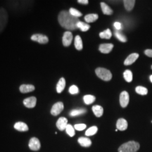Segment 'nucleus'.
I'll return each instance as SVG.
<instances>
[{"label":"nucleus","mask_w":152,"mask_h":152,"mask_svg":"<svg viewBox=\"0 0 152 152\" xmlns=\"http://www.w3.org/2000/svg\"><path fill=\"white\" fill-rule=\"evenodd\" d=\"M58 20L60 26L68 30H75L77 28V23L80 21L78 18L73 16L67 11H61L58 14Z\"/></svg>","instance_id":"f257e3e1"},{"label":"nucleus","mask_w":152,"mask_h":152,"mask_svg":"<svg viewBox=\"0 0 152 152\" xmlns=\"http://www.w3.org/2000/svg\"><path fill=\"white\" fill-rule=\"evenodd\" d=\"M140 147V145L138 142L130 141L123 144L118 148V152H137Z\"/></svg>","instance_id":"f03ea898"},{"label":"nucleus","mask_w":152,"mask_h":152,"mask_svg":"<svg viewBox=\"0 0 152 152\" xmlns=\"http://www.w3.org/2000/svg\"><path fill=\"white\" fill-rule=\"evenodd\" d=\"M96 75L99 77L100 79L103 80L104 81H109L112 78V74L111 71L104 68H98L95 70Z\"/></svg>","instance_id":"7ed1b4c3"},{"label":"nucleus","mask_w":152,"mask_h":152,"mask_svg":"<svg viewBox=\"0 0 152 152\" xmlns=\"http://www.w3.org/2000/svg\"><path fill=\"white\" fill-rule=\"evenodd\" d=\"M9 15L7 10L3 7H0V33H2L8 23Z\"/></svg>","instance_id":"20e7f679"},{"label":"nucleus","mask_w":152,"mask_h":152,"mask_svg":"<svg viewBox=\"0 0 152 152\" xmlns=\"http://www.w3.org/2000/svg\"><path fill=\"white\" fill-rule=\"evenodd\" d=\"M130 102V96L126 91H123L120 95V104L123 108H125Z\"/></svg>","instance_id":"39448f33"},{"label":"nucleus","mask_w":152,"mask_h":152,"mask_svg":"<svg viewBox=\"0 0 152 152\" xmlns=\"http://www.w3.org/2000/svg\"><path fill=\"white\" fill-rule=\"evenodd\" d=\"M64 106L62 102H57L53 105L52 109H51V114L54 116H56L58 114L61 113L63 110H64Z\"/></svg>","instance_id":"423d86ee"},{"label":"nucleus","mask_w":152,"mask_h":152,"mask_svg":"<svg viewBox=\"0 0 152 152\" xmlns=\"http://www.w3.org/2000/svg\"><path fill=\"white\" fill-rule=\"evenodd\" d=\"M31 39L39 44H47L49 42V38L42 34H35L32 35Z\"/></svg>","instance_id":"0eeeda50"},{"label":"nucleus","mask_w":152,"mask_h":152,"mask_svg":"<svg viewBox=\"0 0 152 152\" xmlns=\"http://www.w3.org/2000/svg\"><path fill=\"white\" fill-rule=\"evenodd\" d=\"M73 40V34L70 31H66L64 33V35H63L62 38V42L63 45L65 47H69L71 45Z\"/></svg>","instance_id":"6e6552de"},{"label":"nucleus","mask_w":152,"mask_h":152,"mask_svg":"<svg viewBox=\"0 0 152 152\" xmlns=\"http://www.w3.org/2000/svg\"><path fill=\"white\" fill-rule=\"evenodd\" d=\"M29 148L33 151H38L41 147L40 142L39 140L36 137H33L30 140L29 144H28Z\"/></svg>","instance_id":"1a4fd4ad"},{"label":"nucleus","mask_w":152,"mask_h":152,"mask_svg":"<svg viewBox=\"0 0 152 152\" xmlns=\"http://www.w3.org/2000/svg\"><path fill=\"white\" fill-rule=\"evenodd\" d=\"M36 103H37V99L35 96L26 98L23 100L24 106L26 107L29 108V109H32V108L35 107L36 106Z\"/></svg>","instance_id":"9d476101"},{"label":"nucleus","mask_w":152,"mask_h":152,"mask_svg":"<svg viewBox=\"0 0 152 152\" xmlns=\"http://www.w3.org/2000/svg\"><path fill=\"white\" fill-rule=\"evenodd\" d=\"M68 125V120L65 117H61L58 119L56 122V127L58 130L63 131L66 130V126Z\"/></svg>","instance_id":"9b49d317"},{"label":"nucleus","mask_w":152,"mask_h":152,"mask_svg":"<svg viewBox=\"0 0 152 152\" xmlns=\"http://www.w3.org/2000/svg\"><path fill=\"white\" fill-rule=\"evenodd\" d=\"M113 48V44H102L99 45V50L103 54H109Z\"/></svg>","instance_id":"f8f14e48"},{"label":"nucleus","mask_w":152,"mask_h":152,"mask_svg":"<svg viewBox=\"0 0 152 152\" xmlns=\"http://www.w3.org/2000/svg\"><path fill=\"white\" fill-rule=\"evenodd\" d=\"M139 58V54L137 53H132L130 55L127 57L126 59L124 61V65L125 66H130L134 63L137 61V59Z\"/></svg>","instance_id":"ddd939ff"},{"label":"nucleus","mask_w":152,"mask_h":152,"mask_svg":"<svg viewBox=\"0 0 152 152\" xmlns=\"http://www.w3.org/2000/svg\"><path fill=\"white\" fill-rule=\"evenodd\" d=\"M128 124L127 121L124 118H120L118 120L116 123V128L118 130L124 131L128 128Z\"/></svg>","instance_id":"4468645a"},{"label":"nucleus","mask_w":152,"mask_h":152,"mask_svg":"<svg viewBox=\"0 0 152 152\" xmlns=\"http://www.w3.org/2000/svg\"><path fill=\"white\" fill-rule=\"evenodd\" d=\"M14 128L16 130L20 131V132H26L28 130V126L27 124L23 122H17L15 123Z\"/></svg>","instance_id":"2eb2a0df"},{"label":"nucleus","mask_w":152,"mask_h":152,"mask_svg":"<svg viewBox=\"0 0 152 152\" xmlns=\"http://www.w3.org/2000/svg\"><path fill=\"white\" fill-rule=\"evenodd\" d=\"M20 90L21 93H28L35 90V86L32 85H22L20 86Z\"/></svg>","instance_id":"dca6fc26"},{"label":"nucleus","mask_w":152,"mask_h":152,"mask_svg":"<svg viewBox=\"0 0 152 152\" xmlns=\"http://www.w3.org/2000/svg\"><path fill=\"white\" fill-rule=\"evenodd\" d=\"M66 87V80L64 77H61L56 85V92L57 93H61L64 91Z\"/></svg>","instance_id":"f3484780"},{"label":"nucleus","mask_w":152,"mask_h":152,"mask_svg":"<svg viewBox=\"0 0 152 152\" xmlns=\"http://www.w3.org/2000/svg\"><path fill=\"white\" fill-rule=\"evenodd\" d=\"M92 111L96 117L99 118L102 116V115H103L104 109L102 108V106L99 105H95L92 106Z\"/></svg>","instance_id":"a211bd4d"},{"label":"nucleus","mask_w":152,"mask_h":152,"mask_svg":"<svg viewBox=\"0 0 152 152\" xmlns=\"http://www.w3.org/2000/svg\"><path fill=\"white\" fill-rule=\"evenodd\" d=\"M78 143L80 144L82 147H89L92 144V141L89 138L87 137H80L77 140Z\"/></svg>","instance_id":"6ab92c4d"},{"label":"nucleus","mask_w":152,"mask_h":152,"mask_svg":"<svg viewBox=\"0 0 152 152\" xmlns=\"http://www.w3.org/2000/svg\"><path fill=\"white\" fill-rule=\"evenodd\" d=\"M124 3V7L127 11H130L134 8V4H135V1L134 0H125L123 1Z\"/></svg>","instance_id":"aec40b11"},{"label":"nucleus","mask_w":152,"mask_h":152,"mask_svg":"<svg viewBox=\"0 0 152 152\" xmlns=\"http://www.w3.org/2000/svg\"><path fill=\"white\" fill-rule=\"evenodd\" d=\"M101 8H102V12L105 15H111L113 14V10L104 2H101Z\"/></svg>","instance_id":"412c9836"},{"label":"nucleus","mask_w":152,"mask_h":152,"mask_svg":"<svg viewBox=\"0 0 152 152\" xmlns=\"http://www.w3.org/2000/svg\"><path fill=\"white\" fill-rule=\"evenodd\" d=\"M98 18H99L98 14H87L85 16V20L87 23H94L97 20Z\"/></svg>","instance_id":"4be33fe9"},{"label":"nucleus","mask_w":152,"mask_h":152,"mask_svg":"<svg viewBox=\"0 0 152 152\" xmlns=\"http://www.w3.org/2000/svg\"><path fill=\"white\" fill-rule=\"evenodd\" d=\"M75 49L77 50H82L83 48V41H82V39L80 37V36L79 35H76V37H75Z\"/></svg>","instance_id":"5701e85b"},{"label":"nucleus","mask_w":152,"mask_h":152,"mask_svg":"<svg viewBox=\"0 0 152 152\" xmlns=\"http://www.w3.org/2000/svg\"><path fill=\"white\" fill-rule=\"evenodd\" d=\"M95 99H96V98L93 95L87 94L83 96V101H84L85 104H87V105H90V104L94 103Z\"/></svg>","instance_id":"b1692460"},{"label":"nucleus","mask_w":152,"mask_h":152,"mask_svg":"<svg viewBox=\"0 0 152 152\" xmlns=\"http://www.w3.org/2000/svg\"><path fill=\"white\" fill-rule=\"evenodd\" d=\"M87 112V110L85 109H74L73 111L70 112V115L72 117L78 116V115H83V114Z\"/></svg>","instance_id":"393cba45"},{"label":"nucleus","mask_w":152,"mask_h":152,"mask_svg":"<svg viewBox=\"0 0 152 152\" xmlns=\"http://www.w3.org/2000/svg\"><path fill=\"white\" fill-rule=\"evenodd\" d=\"M77 28H80L83 32H86L90 28V26L89 24L85 23L82 21H79L77 23Z\"/></svg>","instance_id":"a878e982"},{"label":"nucleus","mask_w":152,"mask_h":152,"mask_svg":"<svg viewBox=\"0 0 152 152\" xmlns=\"http://www.w3.org/2000/svg\"><path fill=\"white\" fill-rule=\"evenodd\" d=\"M112 36L111 31L109 29H107L104 31L102 32V33H99V37L102 38V39H111Z\"/></svg>","instance_id":"bb28decb"},{"label":"nucleus","mask_w":152,"mask_h":152,"mask_svg":"<svg viewBox=\"0 0 152 152\" xmlns=\"http://www.w3.org/2000/svg\"><path fill=\"white\" fill-rule=\"evenodd\" d=\"M123 77H124V78L125 80H126V82H128V83H131L133 78L132 73L131 72V71H130V70H126V71L123 73Z\"/></svg>","instance_id":"cd10ccee"},{"label":"nucleus","mask_w":152,"mask_h":152,"mask_svg":"<svg viewBox=\"0 0 152 152\" xmlns=\"http://www.w3.org/2000/svg\"><path fill=\"white\" fill-rule=\"evenodd\" d=\"M98 131V128L96 126H92L91 127L87 130L86 132H85V135L86 136H92V135H94L95 134H96V132H97Z\"/></svg>","instance_id":"c85d7f7f"},{"label":"nucleus","mask_w":152,"mask_h":152,"mask_svg":"<svg viewBox=\"0 0 152 152\" xmlns=\"http://www.w3.org/2000/svg\"><path fill=\"white\" fill-rule=\"evenodd\" d=\"M136 92L138 94L140 95H147L148 93V90L146 87H142V86H137L135 89Z\"/></svg>","instance_id":"c756f323"},{"label":"nucleus","mask_w":152,"mask_h":152,"mask_svg":"<svg viewBox=\"0 0 152 152\" xmlns=\"http://www.w3.org/2000/svg\"><path fill=\"white\" fill-rule=\"evenodd\" d=\"M66 133H67V134L70 137H73L75 134V128H74L70 124H68L67 126H66Z\"/></svg>","instance_id":"7c9ffc66"},{"label":"nucleus","mask_w":152,"mask_h":152,"mask_svg":"<svg viewBox=\"0 0 152 152\" xmlns=\"http://www.w3.org/2000/svg\"><path fill=\"white\" fill-rule=\"evenodd\" d=\"M115 36L116 37V38L118 40H120L122 42H127V38L124 35H123L122 33H121L118 31H115Z\"/></svg>","instance_id":"2f4dec72"},{"label":"nucleus","mask_w":152,"mask_h":152,"mask_svg":"<svg viewBox=\"0 0 152 152\" xmlns=\"http://www.w3.org/2000/svg\"><path fill=\"white\" fill-rule=\"evenodd\" d=\"M69 13L72 15V16H74V17H76V18L80 17V16H82V15H83V14H82L80 11H79L78 10H77V9H75L74 8L70 9H69Z\"/></svg>","instance_id":"473e14b6"},{"label":"nucleus","mask_w":152,"mask_h":152,"mask_svg":"<svg viewBox=\"0 0 152 152\" xmlns=\"http://www.w3.org/2000/svg\"><path fill=\"white\" fill-rule=\"evenodd\" d=\"M69 92H70V94H78V92H79L78 87L76 86V85H72V86H71V87L69 88Z\"/></svg>","instance_id":"72a5a7b5"},{"label":"nucleus","mask_w":152,"mask_h":152,"mask_svg":"<svg viewBox=\"0 0 152 152\" xmlns=\"http://www.w3.org/2000/svg\"><path fill=\"white\" fill-rule=\"evenodd\" d=\"M86 127L87 126L85 124H76L75 126H74V128L78 131H82L85 130V129L86 128Z\"/></svg>","instance_id":"f704fd0d"},{"label":"nucleus","mask_w":152,"mask_h":152,"mask_svg":"<svg viewBox=\"0 0 152 152\" xmlns=\"http://www.w3.org/2000/svg\"><path fill=\"white\" fill-rule=\"evenodd\" d=\"M113 26H114V28H115L117 30H121V28H122V25H121V23L119 22H115L114 23Z\"/></svg>","instance_id":"c9c22d12"},{"label":"nucleus","mask_w":152,"mask_h":152,"mask_svg":"<svg viewBox=\"0 0 152 152\" xmlns=\"http://www.w3.org/2000/svg\"><path fill=\"white\" fill-rule=\"evenodd\" d=\"M144 54L147 55V56L152 58V49H147V50L144 51Z\"/></svg>","instance_id":"e433bc0d"},{"label":"nucleus","mask_w":152,"mask_h":152,"mask_svg":"<svg viewBox=\"0 0 152 152\" xmlns=\"http://www.w3.org/2000/svg\"><path fill=\"white\" fill-rule=\"evenodd\" d=\"M77 2L80 4H88L89 1L88 0H78Z\"/></svg>","instance_id":"4c0bfd02"},{"label":"nucleus","mask_w":152,"mask_h":152,"mask_svg":"<svg viewBox=\"0 0 152 152\" xmlns=\"http://www.w3.org/2000/svg\"><path fill=\"white\" fill-rule=\"evenodd\" d=\"M149 78H150V81H151V83H152V75H150V77H149Z\"/></svg>","instance_id":"58836bf2"},{"label":"nucleus","mask_w":152,"mask_h":152,"mask_svg":"<svg viewBox=\"0 0 152 152\" xmlns=\"http://www.w3.org/2000/svg\"><path fill=\"white\" fill-rule=\"evenodd\" d=\"M151 69H152V66H151Z\"/></svg>","instance_id":"ea45409f"}]
</instances>
